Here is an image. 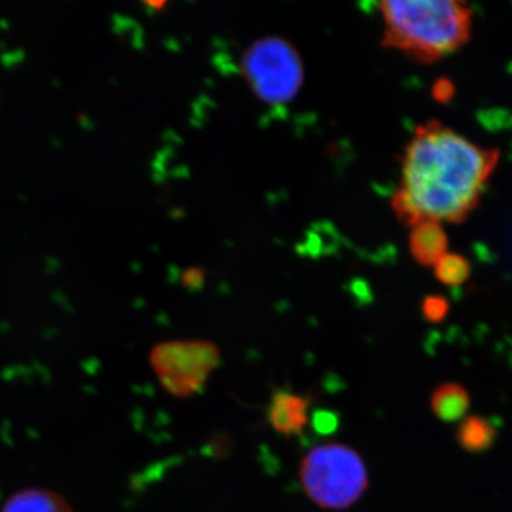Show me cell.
<instances>
[{"label": "cell", "instance_id": "cell-5", "mask_svg": "<svg viewBox=\"0 0 512 512\" xmlns=\"http://www.w3.org/2000/svg\"><path fill=\"white\" fill-rule=\"evenodd\" d=\"M220 360V349L210 340H171L158 343L150 352L158 382L177 399L201 393Z\"/></svg>", "mask_w": 512, "mask_h": 512}, {"label": "cell", "instance_id": "cell-11", "mask_svg": "<svg viewBox=\"0 0 512 512\" xmlns=\"http://www.w3.org/2000/svg\"><path fill=\"white\" fill-rule=\"evenodd\" d=\"M437 281L446 286H460L466 284L471 275L470 262L463 255L447 252L443 258L433 266Z\"/></svg>", "mask_w": 512, "mask_h": 512}, {"label": "cell", "instance_id": "cell-3", "mask_svg": "<svg viewBox=\"0 0 512 512\" xmlns=\"http://www.w3.org/2000/svg\"><path fill=\"white\" fill-rule=\"evenodd\" d=\"M299 481L303 493L322 510H349L369 488L365 460L348 444L325 443L302 458Z\"/></svg>", "mask_w": 512, "mask_h": 512}, {"label": "cell", "instance_id": "cell-13", "mask_svg": "<svg viewBox=\"0 0 512 512\" xmlns=\"http://www.w3.org/2000/svg\"><path fill=\"white\" fill-rule=\"evenodd\" d=\"M312 429L320 436H329L339 427V416L330 410H318L311 417Z\"/></svg>", "mask_w": 512, "mask_h": 512}, {"label": "cell", "instance_id": "cell-9", "mask_svg": "<svg viewBox=\"0 0 512 512\" xmlns=\"http://www.w3.org/2000/svg\"><path fill=\"white\" fill-rule=\"evenodd\" d=\"M497 436L498 430L493 421L478 414L464 417L456 431L458 446L470 454H481L490 450Z\"/></svg>", "mask_w": 512, "mask_h": 512}, {"label": "cell", "instance_id": "cell-12", "mask_svg": "<svg viewBox=\"0 0 512 512\" xmlns=\"http://www.w3.org/2000/svg\"><path fill=\"white\" fill-rule=\"evenodd\" d=\"M448 311H450V305L441 296H427L423 305H421V313H423L424 319L431 323H439L446 319Z\"/></svg>", "mask_w": 512, "mask_h": 512}, {"label": "cell", "instance_id": "cell-10", "mask_svg": "<svg viewBox=\"0 0 512 512\" xmlns=\"http://www.w3.org/2000/svg\"><path fill=\"white\" fill-rule=\"evenodd\" d=\"M2 512H73L55 491L30 488L19 491L3 505Z\"/></svg>", "mask_w": 512, "mask_h": 512}, {"label": "cell", "instance_id": "cell-4", "mask_svg": "<svg viewBox=\"0 0 512 512\" xmlns=\"http://www.w3.org/2000/svg\"><path fill=\"white\" fill-rule=\"evenodd\" d=\"M242 79L252 94L268 106L292 103L305 84V63L291 40L266 35L254 40L239 60Z\"/></svg>", "mask_w": 512, "mask_h": 512}, {"label": "cell", "instance_id": "cell-8", "mask_svg": "<svg viewBox=\"0 0 512 512\" xmlns=\"http://www.w3.org/2000/svg\"><path fill=\"white\" fill-rule=\"evenodd\" d=\"M471 407V396L463 384L447 382L440 384L430 396V409L444 423L463 419Z\"/></svg>", "mask_w": 512, "mask_h": 512}, {"label": "cell", "instance_id": "cell-1", "mask_svg": "<svg viewBox=\"0 0 512 512\" xmlns=\"http://www.w3.org/2000/svg\"><path fill=\"white\" fill-rule=\"evenodd\" d=\"M500 158L498 148L480 146L439 120L420 124L400 158L394 215L409 228L461 224L480 205Z\"/></svg>", "mask_w": 512, "mask_h": 512}, {"label": "cell", "instance_id": "cell-6", "mask_svg": "<svg viewBox=\"0 0 512 512\" xmlns=\"http://www.w3.org/2000/svg\"><path fill=\"white\" fill-rule=\"evenodd\" d=\"M311 404L312 399L306 394L276 390L272 394L268 413H266L269 426L286 439L301 436L311 423V414H309Z\"/></svg>", "mask_w": 512, "mask_h": 512}, {"label": "cell", "instance_id": "cell-14", "mask_svg": "<svg viewBox=\"0 0 512 512\" xmlns=\"http://www.w3.org/2000/svg\"><path fill=\"white\" fill-rule=\"evenodd\" d=\"M181 285L188 291H200L205 285V271L200 266H190L181 274Z\"/></svg>", "mask_w": 512, "mask_h": 512}, {"label": "cell", "instance_id": "cell-7", "mask_svg": "<svg viewBox=\"0 0 512 512\" xmlns=\"http://www.w3.org/2000/svg\"><path fill=\"white\" fill-rule=\"evenodd\" d=\"M410 255L417 264L433 268L448 249V237L443 225L436 222H420L410 228Z\"/></svg>", "mask_w": 512, "mask_h": 512}, {"label": "cell", "instance_id": "cell-2", "mask_svg": "<svg viewBox=\"0 0 512 512\" xmlns=\"http://www.w3.org/2000/svg\"><path fill=\"white\" fill-rule=\"evenodd\" d=\"M379 15L383 45L421 64L454 55L473 36L474 10L458 0H384Z\"/></svg>", "mask_w": 512, "mask_h": 512}]
</instances>
